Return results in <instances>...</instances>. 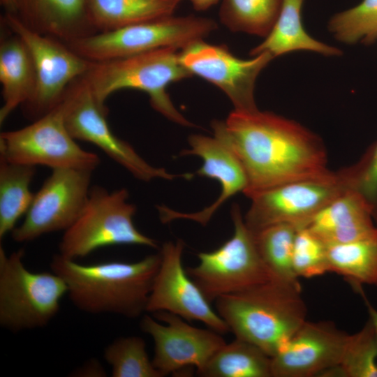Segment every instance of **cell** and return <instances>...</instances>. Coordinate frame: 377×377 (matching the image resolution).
<instances>
[{
    "label": "cell",
    "instance_id": "6da1fadb",
    "mask_svg": "<svg viewBox=\"0 0 377 377\" xmlns=\"http://www.w3.org/2000/svg\"><path fill=\"white\" fill-rule=\"evenodd\" d=\"M214 137L237 156L248 198L287 182L330 172L322 139L299 123L271 112L233 110L212 123Z\"/></svg>",
    "mask_w": 377,
    "mask_h": 377
},
{
    "label": "cell",
    "instance_id": "7a4b0ae2",
    "mask_svg": "<svg viewBox=\"0 0 377 377\" xmlns=\"http://www.w3.org/2000/svg\"><path fill=\"white\" fill-rule=\"evenodd\" d=\"M160 262L158 253L135 262L83 265L58 253L53 256L50 267L64 280L69 299L80 311L133 319L147 312Z\"/></svg>",
    "mask_w": 377,
    "mask_h": 377
},
{
    "label": "cell",
    "instance_id": "3957f363",
    "mask_svg": "<svg viewBox=\"0 0 377 377\" xmlns=\"http://www.w3.org/2000/svg\"><path fill=\"white\" fill-rule=\"evenodd\" d=\"M215 306L235 339L258 346L271 357L306 320L299 281L273 279L221 296Z\"/></svg>",
    "mask_w": 377,
    "mask_h": 377
},
{
    "label": "cell",
    "instance_id": "277c9868",
    "mask_svg": "<svg viewBox=\"0 0 377 377\" xmlns=\"http://www.w3.org/2000/svg\"><path fill=\"white\" fill-rule=\"evenodd\" d=\"M191 75L181 63L177 49L166 47L127 57L93 61L82 77L102 105L118 90L138 89L145 92L153 108L169 120L194 126L175 107L166 91L170 83Z\"/></svg>",
    "mask_w": 377,
    "mask_h": 377
},
{
    "label": "cell",
    "instance_id": "5b68a950",
    "mask_svg": "<svg viewBox=\"0 0 377 377\" xmlns=\"http://www.w3.org/2000/svg\"><path fill=\"white\" fill-rule=\"evenodd\" d=\"M24 256L22 249L8 255L0 245V325L13 332L48 325L68 293L60 276L29 270Z\"/></svg>",
    "mask_w": 377,
    "mask_h": 377
},
{
    "label": "cell",
    "instance_id": "8992f818",
    "mask_svg": "<svg viewBox=\"0 0 377 377\" xmlns=\"http://www.w3.org/2000/svg\"><path fill=\"white\" fill-rule=\"evenodd\" d=\"M128 198L126 188L110 191L100 186L91 187L80 214L64 232L59 253L76 260L105 246L140 245L158 248L155 239L135 226L136 207L128 202Z\"/></svg>",
    "mask_w": 377,
    "mask_h": 377
},
{
    "label": "cell",
    "instance_id": "52a82bcc",
    "mask_svg": "<svg viewBox=\"0 0 377 377\" xmlns=\"http://www.w3.org/2000/svg\"><path fill=\"white\" fill-rule=\"evenodd\" d=\"M217 29L212 19L170 15L116 29L100 31L66 43L91 61H104L172 47L183 49Z\"/></svg>",
    "mask_w": 377,
    "mask_h": 377
},
{
    "label": "cell",
    "instance_id": "ba28073f",
    "mask_svg": "<svg viewBox=\"0 0 377 377\" xmlns=\"http://www.w3.org/2000/svg\"><path fill=\"white\" fill-rule=\"evenodd\" d=\"M232 236L218 249L198 254V264L186 271L210 302L273 279L258 251L253 232L240 209L231 211Z\"/></svg>",
    "mask_w": 377,
    "mask_h": 377
},
{
    "label": "cell",
    "instance_id": "9c48e42d",
    "mask_svg": "<svg viewBox=\"0 0 377 377\" xmlns=\"http://www.w3.org/2000/svg\"><path fill=\"white\" fill-rule=\"evenodd\" d=\"M1 21L21 38L32 57L36 87L22 108L25 116L34 121L59 104L71 84L84 75L93 61L76 53L66 43L30 29L14 14L6 13Z\"/></svg>",
    "mask_w": 377,
    "mask_h": 377
},
{
    "label": "cell",
    "instance_id": "30bf717a",
    "mask_svg": "<svg viewBox=\"0 0 377 377\" xmlns=\"http://www.w3.org/2000/svg\"><path fill=\"white\" fill-rule=\"evenodd\" d=\"M69 133L59 104L43 117L17 130L0 134V156L13 163L54 169L94 170L96 154L82 149Z\"/></svg>",
    "mask_w": 377,
    "mask_h": 377
},
{
    "label": "cell",
    "instance_id": "8fae6325",
    "mask_svg": "<svg viewBox=\"0 0 377 377\" xmlns=\"http://www.w3.org/2000/svg\"><path fill=\"white\" fill-rule=\"evenodd\" d=\"M60 103L65 124L74 139L96 146L135 177L149 182L178 177L149 164L130 144L114 135L106 121L107 107L96 101L82 76L71 84Z\"/></svg>",
    "mask_w": 377,
    "mask_h": 377
},
{
    "label": "cell",
    "instance_id": "7c38bea8",
    "mask_svg": "<svg viewBox=\"0 0 377 377\" xmlns=\"http://www.w3.org/2000/svg\"><path fill=\"white\" fill-rule=\"evenodd\" d=\"M345 188L338 172L332 171L320 177L280 184L251 196V205L244 219L253 232L278 223L297 228L307 227Z\"/></svg>",
    "mask_w": 377,
    "mask_h": 377
},
{
    "label": "cell",
    "instance_id": "4fadbf2b",
    "mask_svg": "<svg viewBox=\"0 0 377 377\" xmlns=\"http://www.w3.org/2000/svg\"><path fill=\"white\" fill-rule=\"evenodd\" d=\"M93 172L75 168L52 170L34 193L23 221L11 232L13 239L17 242H31L70 228L88 199Z\"/></svg>",
    "mask_w": 377,
    "mask_h": 377
},
{
    "label": "cell",
    "instance_id": "5bb4252c",
    "mask_svg": "<svg viewBox=\"0 0 377 377\" xmlns=\"http://www.w3.org/2000/svg\"><path fill=\"white\" fill-rule=\"evenodd\" d=\"M153 314L142 316L140 328L153 339L151 360L162 377L191 367L198 374L226 343L221 334L192 326L175 314L166 311Z\"/></svg>",
    "mask_w": 377,
    "mask_h": 377
},
{
    "label": "cell",
    "instance_id": "9a60e30c",
    "mask_svg": "<svg viewBox=\"0 0 377 377\" xmlns=\"http://www.w3.org/2000/svg\"><path fill=\"white\" fill-rule=\"evenodd\" d=\"M184 248L181 239L168 242L160 250L161 262L154 279L147 312L166 311L186 320L200 321L219 334L228 332L225 321L214 311L182 264Z\"/></svg>",
    "mask_w": 377,
    "mask_h": 377
},
{
    "label": "cell",
    "instance_id": "2e32d148",
    "mask_svg": "<svg viewBox=\"0 0 377 377\" xmlns=\"http://www.w3.org/2000/svg\"><path fill=\"white\" fill-rule=\"evenodd\" d=\"M274 57L263 52L251 59L233 55L226 47L197 40L179 52L182 65L221 89L231 101L235 110H257L254 89L256 79Z\"/></svg>",
    "mask_w": 377,
    "mask_h": 377
},
{
    "label": "cell",
    "instance_id": "e0dca14e",
    "mask_svg": "<svg viewBox=\"0 0 377 377\" xmlns=\"http://www.w3.org/2000/svg\"><path fill=\"white\" fill-rule=\"evenodd\" d=\"M349 337L332 322L306 320L272 357V377L323 376L340 364Z\"/></svg>",
    "mask_w": 377,
    "mask_h": 377
},
{
    "label": "cell",
    "instance_id": "ac0fdd59",
    "mask_svg": "<svg viewBox=\"0 0 377 377\" xmlns=\"http://www.w3.org/2000/svg\"><path fill=\"white\" fill-rule=\"evenodd\" d=\"M188 143L190 148L182 151L180 155H195L202 158V165L196 173L216 180L221 186L220 195L210 206L193 213H182L165 206L157 208L163 223L186 219L205 226L225 202L238 192L244 191L247 178L237 156L217 138L192 135L188 138Z\"/></svg>",
    "mask_w": 377,
    "mask_h": 377
},
{
    "label": "cell",
    "instance_id": "d6986e66",
    "mask_svg": "<svg viewBox=\"0 0 377 377\" xmlns=\"http://www.w3.org/2000/svg\"><path fill=\"white\" fill-rule=\"evenodd\" d=\"M15 15L30 29L64 43L97 32L86 0H17Z\"/></svg>",
    "mask_w": 377,
    "mask_h": 377
},
{
    "label": "cell",
    "instance_id": "ffe728a7",
    "mask_svg": "<svg viewBox=\"0 0 377 377\" xmlns=\"http://www.w3.org/2000/svg\"><path fill=\"white\" fill-rule=\"evenodd\" d=\"M373 212L355 191L345 188L327 204L307 228L327 245L346 243L377 232Z\"/></svg>",
    "mask_w": 377,
    "mask_h": 377
},
{
    "label": "cell",
    "instance_id": "44dd1931",
    "mask_svg": "<svg viewBox=\"0 0 377 377\" xmlns=\"http://www.w3.org/2000/svg\"><path fill=\"white\" fill-rule=\"evenodd\" d=\"M8 31L9 35L1 36L0 43V82L3 97L1 124L18 106L29 101L36 87V72L31 53L21 38Z\"/></svg>",
    "mask_w": 377,
    "mask_h": 377
},
{
    "label": "cell",
    "instance_id": "7402d4cb",
    "mask_svg": "<svg viewBox=\"0 0 377 377\" xmlns=\"http://www.w3.org/2000/svg\"><path fill=\"white\" fill-rule=\"evenodd\" d=\"M304 0H282L277 20L265 39L253 48L250 55L263 52L274 58L295 50H309L325 56H337L341 51L317 40L305 31L302 21Z\"/></svg>",
    "mask_w": 377,
    "mask_h": 377
},
{
    "label": "cell",
    "instance_id": "603a6c76",
    "mask_svg": "<svg viewBox=\"0 0 377 377\" xmlns=\"http://www.w3.org/2000/svg\"><path fill=\"white\" fill-rule=\"evenodd\" d=\"M182 0H86L97 32L172 15Z\"/></svg>",
    "mask_w": 377,
    "mask_h": 377
},
{
    "label": "cell",
    "instance_id": "cb8c5ba5",
    "mask_svg": "<svg viewBox=\"0 0 377 377\" xmlns=\"http://www.w3.org/2000/svg\"><path fill=\"white\" fill-rule=\"evenodd\" d=\"M36 167L0 156V239L13 230L34 199L30 185Z\"/></svg>",
    "mask_w": 377,
    "mask_h": 377
},
{
    "label": "cell",
    "instance_id": "d4e9b609",
    "mask_svg": "<svg viewBox=\"0 0 377 377\" xmlns=\"http://www.w3.org/2000/svg\"><path fill=\"white\" fill-rule=\"evenodd\" d=\"M329 272L342 276L355 289L377 286V232L355 241L327 245Z\"/></svg>",
    "mask_w": 377,
    "mask_h": 377
},
{
    "label": "cell",
    "instance_id": "484cf974",
    "mask_svg": "<svg viewBox=\"0 0 377 377\" xmlns=\"http://www.w3.org/2000/svg\"><path fill=\"white\" fill-rule=\"evenodd\" d=\"M204 377H272V357L238 339L226 343L198 374Z\"/></svg>",
    "mask_w": 377,
    "mask_h": 377
},
{
    "label": "cell",
    "instance_id": "4316f807",
    "mask_svg": "<svg viewBox=\"0 0 377 377\" xmlns=\"http://www.w3.org/2000/svg\"><path fill=\"white\" fill-rule=\"evenodd\" d=\"M282 0H223L221 22L232 31L266 37L279 15Z\"/></svg>",
    "mask_w": 377,
    "mask_h": 377
},
{
    "label": "cell",
    "instance_id": "83f0119b",
    "mask_svg": "<svg viewBox=\"0 0 377 377\" xmlns=\"http://www.w3.org/2000/svg\"><path fill=\"white\" fill-rule=\"evenodd\" d=\"M298 229L290 224L278 223L253 232L260 255L274 279L298 281L292 265Z\"/></svg>",
    "mask_w": 377,
    "mask_h": 377
},
{
    "label": "cell",
    "instance_id": "f1b7e54d",
    "mask_svg": "<svg viewBox=\"0 0 377 377\" xmlns=\"http://www.w3.org/2000/svg\"><path fill=\"white\" fill-rule=\"evenodd\" d=\"M323 376L377 377V341L370 319L350 334L340 364Z\"/></svg>",
    "mask_w": 377,
    "mask_h": 377
},
{
    "label": "cell",
    "instance_id": "f546056e",
    "mask_svg": "<svg viewBox=\"0 0 377 377\" xmlns=\"http://www.w3.org/2000/svg\"><path fill=\"white\" fill-rule=\"evenodd\" d=\"M103 357L112 377H162L149 360L145 340L138 336L121 337L104 350Z\"/></svg>",
    "mask_w": 377,
    "mask_h": 377
},
{
    "label": "cell",
    "instance_id": "4dcf8cb0",
    "mask_svg": "<svg viewBox=\"0 0 377 377\" xmlns=\"http://www.w3.org/2000/svg\"><path fill=\"white\" fill-rule=\"evenodd\" d=\"M328 29L339 41L370 45L377 40V0H363L357 6L334 15Z\"/></svg>",
    "mask_w": 377,
    "mask_h": 377
},
{
    "label": "cell",
    "instance_id": "1f68e13d",
    "mask_svg": "<svg viewBox=\"0 0 377 377\" xmlns=\"http://www.w3.org/2000/svg\"><path fill=\"white\" fill-rule=\"evenodd\" d=\"M292 265L297 278H311L329 272L327 245L307 227L299 228L296 232Z\"/></svg>",
    "mask_w": 377,
    "mask_h": 377
},
{
    "label": "cell",
    "instance_id": "d6a6232c",
    "mask_svg": "<svg viewBox=\"0 0 377 377\" xmlns=\"http://www.w3.org/2000/svg\"><path fill=\"white\" fill-rule=\"evenodd\" d=\"M338 173L345 187L360 194L368 203L377 223V141L356 163Z\"/></svg>",
    "mask_w": 377,
    "mask_h": 377
},
{
    "label": "cell",
    "instance_id": "836d02e7",
    "mask_svg": "<svg viewBox=\"0 0 377 377\" xmlns=\"http://www.w3.org/2000/svg\"><path fill=\"white\" fill-rule=\"evenodd\" d=\"M80 376H105L101 364L94 360H91L90 362H88L83 365V367L77 370V373Z\"/></svg>",
    "mask_w": 377,
    "mask_h": 377
},
{
    "label": "cell",
    "instance_id": "e575fe53",
    "mask_svg": "<svg viewBox=\"0 0 377 377\" xmlns=\"http://www.w3.org/2000/svg\"><path fill=\"white\" fill-rule=\"evenodd\" d=\"M355 290H357L364 298V303L368 310L369 318L373 324L377 341V310L369 303L368 299L365 297L366 295L362 291V286L357 288Z\"/></svg>",
    "mask_w": 377,
    "mask_h": 377
},
{
    "label": "cell",
    "instance_id": "d590c367",
    "mask_svg": "<svg viewBox=\"0 0 377 377\" xmlns=\"http://www.w3.org/2000/svg\"><path fill=\"white\" fill-rule=\"evenodd\" d=\"M196 10H205L216 4L219 0H189Z\"/></svg>",
    "mask_w": 377,
    "mask_h": 377
},
{
    "label": "cell",
    "instance_id": "8d00e7d4",
    "mask_svg": "<svg viewBox=\"0 0 377 377\" xmlns=\"http://www.w3.org/2000/svg\"><path fill=\"white\" fill-rule=\"evenodd\" d=\"M0 3L6 13L16 15L17 0H0Z\"/></svg>",
    "mask_w": 377,
    "mask_h": 377
}]
</instances>
